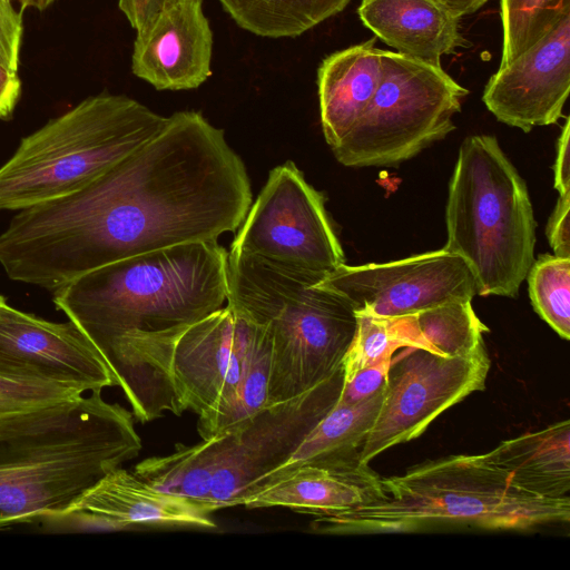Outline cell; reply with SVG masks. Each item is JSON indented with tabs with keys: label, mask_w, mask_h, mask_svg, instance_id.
Wrapping results in <instances>:
<instances>
[{
	"label": "cell",
	"mask_w": 570,
	"mask_h": 570,
	"mask_svg": "<svg viewBox=\"0 0 570 570\" xmlns=\"http://www.w3.org/2000/svg\"><path fill=\"white\" fill-rule=\"evenodd\" d=\"M402 347L403 341L392 318L357 313L356 332L342 362L343 382L367 366L392 360L394 353Z\"/></svg>",
	"instance_id": "obj_27"
},
{
	"label": "cell",
	"mask_w": 570,
	"mask_h": 570,
	"mask_svg": "<svg viewBox=\"0 0 570 570\" xmlns=\"http://www.w3.org/2000/svg\"><path fill=\"white\" fill-rule=\"evenodd\" d=\"M0 375L81 393L117 386L105 358L75 323L46 321L7 303L0 305Z\"/></svg>",
	"instance_id": "obj_14"
},
{
	"label": "cell",
	"mask_w": 570,
	"mask_h": 570,
	"mask_svg": "<svg viewBox=\"0 0 570 570\" xmlns=\"http://www.w3.org/2000/svg\"><path fill=\"white\" fill-rule=\"evenodd\" d=\"M80 394L83 393L70 386L0 375V417Z\"/></svg>",
	"instance_id": "obj_28"
},
{
	"label": "cell",
	"mask_w": 570,
	"mask_h": 570,
	"mask_svg": "<svg viewBox=\"0 0 570 570\" xmlns=\"http://www.w3.org/2000/svg\"><path fill=\"white\" fill-rule=\"evenodd\" d=\"M166 121L127 96L82 100L23 137L0 167V210H21L86 187Z\"/></svg>",
	"instance_id": "obj_8"
},
{
	"label": "cell",
	"mask_w": 570,
	"mask_h": 570,
	"mask_svg": "<svg viewBox=\"0 0 570 570\" xmlns=\"http://www.w3.org/2000/svg\"><path fill=\"white\" fill-rule=\"evenodd\" d=\"M570 193L559 195L547 224V238L556 256L570 258Z\"/></svg>",
	"instance_id": "obj_31"
},
{
	"label": "cell",
	"mask_w": 570,
	"mask_h": 570,
	"mask_svg": "<svg viewBox=\"0 0 570 570\" xmlns=\"http://www.w3.org/2000/svg\"><path fill=\"white\" fill-rule=\"evenodd\" d=\"M230 250L324 278L345 264L324 197L288 160L269 171Z\"/></svg>",
	"instance_id": "obj_11"
},
{
	"label": "cell",
	"mask_w": 570,
	"mask_h": 570,
	"mask_svg": "<svg viewBox=\"0 0 570 570\" xmlns=\"http://www.w3.org/2000/svg\"><path fill=\"white\" fill-rule=\"evenodd\" d=\"M491 366L484 344L469 355L446 357L406 347L393 355L384 396L358 460L419 438L445 410L482 391Z\"/></svg>",
	"instance_id": "obj_12"
},
{
	"label": "cell",
	"mask_w": 570,
	"mask_h": 570,
	"mask_svg": "<svg viewBox=\"0 0 570 570\" xmlns=\"http://www.w3.org/2000/svg\"><path fill=\"white\" fill-rule=\"evenodd\" d=\"M391 361L386 360L367 366L358 371L351 380L343 382L338 401L357 403L381 392L386 385Z\"/></svg>",
	"instance_id": "obj_29"
},
{
	"label": "cell",
	"mask_w": 570,
	"mask_h": 570,
	"mask_svg": "<svg viewBox=\"0 0 570 570\" xmlns=\"http://www.w3.org/2000/svg\"><path fill=\"white\" fill-rule=\"evenodd\" d=\"M323 278L229 250L227 305L272 337L269 404L298 396L342 367L357 313Z\"/></svg>",
	"instance_id": "obj_5"
},
{
	"label": "cell",
	"mask_w": 570,
	"mask_h": 570,
	"mask_svg": "<svg viewBox=\"0 0 570 570\" xmlns=\"http://www.w3.org/2000/svg\"><path fill=\"white\" fill-rule=\"evenodd\" d=\"M318 285L342 295L356 313L380 317L406 316L476 295L465 261L443 248L386 263L343 264Z\"/></svg>",
	"instance_id": "obj_13"
},
{
	"label": "cell",
	"mask_w": 570,
	"mask_h": 570,
	"mask_svg": "<svg viewBox=\"0 0 570 570\" xmlns=\"http://www.w3.org/2000/svg\"><path fill=\"white\" fill-rule=\"evenodd\" d=\"M385 498L382 478L358 456L302 463L266 475L243 500L247 509L287 508L333 514Z\"/></svg>",
	"instance_id": "obj_18"
},
{
	"label": "cell",
	"mask_w": 570,
	"mask_h": 570,
	"mask_svg": "<svg viewBox=\"0 0 570 570\" xmlns=\"http://www.w3.org/2000/svg\"><path fill=\"white\" fill-rule=\"evenodd\" d=\"M570 119L567 118L558 139L554 161V188L559 195L570 193Z\"/></svg>",
	"instance_id": "obj_32"
},
{
	"label": "cell",
	"mask_w": 570,
	"mask_h": 570,
	"mask_svg": "<svg viewBox=\"0 0 570 570\" xmlns=\"http://www.w3.org/2000/svg\"><path fill=\"white\" fill-rule=\"evenodd\" d=\"M228 253L217 239L119 259L52 292L100 352L134 417L180 415L169 374L174 345L193 324L227 303Z\"/></svg>",
	"instance_id": "obj_2"
},
{
	"label": "cell",
	"mask_w": 570,
	"mask_h": 570,
	"mask_svg": "<svg viewBox=\"0 0 570 570\" xmlns=\"http://www.w3.org/2000/svg\"><path fill=\"white\" fill-rule=\"evenodd\" d=\"M510 482L532 494L559 499L570 490V422L500 442L483 454Z\"/></svg>",
	"instance_id": "obj_21"
},
{
	"label": "cell",
	"mask_w": 570,
	"mask_h": 570,
	"mask_svg": "<svg viewBox=\"0 0 570 570\" xmlns=\"http://www.w3.org/2000/svg\"><path fill=\"white\" fill-rule=\"evenodd\" d=\"M250 205L246 167L224 131L178 111L86 187L18 210L0 234V265L53 292L119 259L217 239Z\"/></svg>",
	"instance_id": "obj_1"
},
{
	"label": "cell",
	"mask_w": 570,
	"mask_h": 570,
	"mask_svg": "<svg viewBox=\"0 0 570 570\" xmlns=\"http://www.w3.org/2000/svg\"><path fill=\"white\" fill-rule=\"evenodd\" d=\"M570 90V12L488 80L482 101L501 122L524 132L562 117Z\"/></svg>",
	"instance_id": "obj_15"
},
{
	"label": "cell",
	"mask_w": 570,
	"mask_h": 570,
	"mask_svg": "<svg viewBox=\"0 0 570 570\" xmlns=\"http://www.w3.org/2000/svg\"><path fill=\"white\" fill-rule=\"evenodd\" d=\"M357 13L399 53L433 66L471 45L460 31L461 18L434 0H362Z\"/></svg>",
	"instance_id": "obj_19"
},
{
	"label": "cell",
	"mask_w": 570,
	"mask_h": 570,
	"mask_svg": "<svg viewBox=\"0 0 570 570\" xmlns=\"http://www.w3.org/2000/svg\"><path fill=\"white\" fill-rule=\"evenodd\" d=\"M22 36L21 13L17 12L11 0H0V65L18 71Z\"/></svg>",
	"instance_id": "obj_30"
},
{
	"label": "cell",
	"mask_w": 570,
	"mask_h": 570,
	"mask_svg": "<svg viewBox=\"0 0 570 570\" xmlns=\"http://www.w3.org/2000/svg\"><path fill=\"white\" fill-rule=\"evenodd\" d=\"M376 37L335 51L317 69V91L323 134L335 147L371 101L381 79L382 51Z\"/></svg>",
	"instance_id": "obj_20"
},
{
	"label": "cell",
	"mask_w": 570,
	"mask_h": 570,
	"mask_svg": "<svg viewBox=\"0 0 570 570\" xmlns=\"http://www.w3.org/2000/svg\"><path fill=\"white\" fill-rule=\"evenodd\" d=\"M441 6L449 9L459 18L472 14L481 9L488 0H434Z\"/></svg>",
	"instance_id": "obj_35"
},
{
	"label": "cell",
	"mask_w": 570,
	"mask_h": 570,
	"mask_svg": "<svg viewBox=\"0 0 570 570\" xmlns=\"http://www.w3.org/2000/svg\"><path fill=\"white\" fill-rule=\"evenodd\" d=\"M7 303V299L4 296L0 295V305Z\"/></svg>",
	"instance_id": "obj_37"
},
{
	"label": "cell",
	"mask_w": 570,
	"mask_h": 570,
	"mask_svg": "<svg viewBox=\"0 0 570 570\" xmlns=\"http://www.w3.org/2000/svg\"><path fill=\"white\" fill-rule=\"evenodd\" d=\"M213 32L203 0H168L137 31L134 75L157 90L198 88L212 75Z\"/></svg>",
	"instance_id": "obj_17"
},
{
	"label": "cell",
	"mask_w": 570,
	"mask_h": 570,
	"mask_svg": "<svg viewBox=\"0 0 570 570\" xmlns=\"http://www.w3.org/2000/svg\"><path fill=\"white\" fill-rule=\"evenodd\" d=\"M140 450L132 412L101 391L0 417V529L69 512Z\"/></svg>",
	"instance_id": "obj_3"
},
{
	"label": "cell",
	"mask_w": 570,
	"mask_h": 570,
	"mask_svg": "<svg viewBox=\"0 0 570 570\" xmlns=\"http://www.w3.org/2000/svg\"><path fill=\"white\" fill-rule=\"evenodd\" d=\"M385 498L347 511L316 515L326 534L414 533L438 528L529 531L570 520L569 495L525 492L483 454H456L382 478Z\"/></svg>",
	"instance_id": "obj_4"
},
{
	"label": "cell",
	"mask_w": 570,
	"mask_h": 570,
	"mask_svg": "<svg viewBox=\"0 0 570 570\" xmlns=\"http://www.w3.org/2000/svg\"><path fill=\"white\" fill-rule=\"evenodd\" d=\"M390 318L405 348H423L446 357L473 353L484 344L483 334L489 332L472 301H451Z\"/></svg>",
	"instance_id": "obj_22"
},
{
	"label": "cell",
	"mask_w": 570,
	"mask_h": 570,
	"mask_svg": "<svg viewBox=\"0 0 570 570\" xmlns=\"http://www.w3.org/2000/svg\"><path fill=\"white\" fill-rule=\"evenodd\" d=\"M351 0H219L242 29L261 37H297L345 9Z\"/></svg>",
	"instance_id": "obj_24"
},
{
	"label": "cell",
	"mask_w": 570,
	"mask_h": 570,
	"mask_svg": "<svg viewBox=\"0 0 570 570\" xmlns=\"http://www.w3.org/2000/svg\"><path fill=\"white\" fill-rule=\"evenodd\" d=\"M21 82L16 71L0 65V119H8L19 100Z\"/></svg>",
	"instance_id": "obj_34"
},
{
	"label": "cell",
	"mask_w": 570,
	"mask_h": 570,
	"mask_svg": "<svg viewBox=\"0 0 570 570\" xmlns=\"http://www.w3.org/2000/svg\"><path fill=\"white\" fill-rule=\"evenodd\" d=\"M272 337L227 304L176 341L169 374L183 410L198 416L202 440L248 419L268 402Z\"/></svg>",
	"instance_id": "obj_9"
},
{
	"label": "cell",
	"mask_w": 570,
	"mask_h": 570,
	"mask_svg": "<svg viewBox=\"0 0 570 570\" xmlns=\"http://www.w3.org/2000/svg\"><path fill=\"white\" fill-rule=\"evenodd\" d=\"M168 0H119V9L137 31L148 24Z\"/></svg>",
	"instance_id": "obj_33"
},
{
	"label": "cell",
	"mask_w": 570,
	"mask_h": 570,
	"mask_svg": "<svg viewBox=\"0 0 570 570\" xmlns=\"http://www.w3.org/2000/svg\"><path fill=\"white\" fill-rule=\"evenodd\" d=\"M384 390L352 404L342 403L337 399L291 458L273 472L307 462L358 456L381 407Z\"/></svg>",
	"instance_id": "obj_23"
},
{
	"label": "cell",
	"mask_w": 570,
	"mask_h": 570,
	"mask_svg": "<svg viewBox=\"0 0 570 570\" xmlns=\"http://www.w3.org/2000/svg\"><path fill=\"white\" fill-rule=\"evenodd\" d=\"M342 367L293 399L262 407L232 429L198 443H177L164 455L135 465L154 487L212 505L216 511L242 500L285 463L337 401Z\"/></svg>",
	"instance_id": "obj_6"
},
{
	"label": "cell",
	"mask_w": 570,
	"mask_h": 570,
	"mask_svg": "<svg viewBox=\"0 0 570 570\" xmlns=\"http://www.w3.org/2000/svg\"><path fill=\"white\" fill-rule=\"evenodd\" d=\"M22 8L31 7L38 10L46 9L53 0H18Z\"/></svg>",
	"instance_id": "obj_36"
},
{
	"label": "cell",
	"mask_w": 570,
	"mask_h": 570,
	"mask_svg": "<svg viewBox=\"0 0 570 570\" xmlns=\"http://www.w3.org/2000/svg\"><path fill=\"white\" fill-rule=\"evenodd\" d=\"M535 313L563 340L570 338V258L543 255L528 275Z\"/></svg>",
	"instance_id": "obj_26"
},
{
	"label": "cell",
	"mask_w": 570,
	"mask_h": 570,
	"mask_svg": "<svg viewBox=\"0 0 570 570\" xmlns=\"http://www.w3.org/2000/svg\"><path fill=\"white\" fill-rule=\"evenodd\" d=\"M570 0H501L503 67L543 38L566 14Z\"/></svg>",
	"instance_id": "obj_25"
},
{
	"label": "cell",
	"mask_w": 570,
	"mask_h": 570,
	"mask_svg": "<svg viewBox=\"0 0 570 570\" xmlns=\"http://www.w3.org/2000/svg\"><path fill=\"white\" fill-rule=\"evenodd\" d=\"M445 224L443 249L465 261L476 294L517 297L535 261L537 223L527 184L494 136L461 144Z\"/></svg>",
	"instance_id": "obj_7"
},
{
	"label": "cell",
	"mask_w": 570,
	"mask_h": 570,
	"mask_svg": "<svg viewBox=\"0 0 570 570\" xmlns=\"http://www.w3.org/2000/svg\"><path fill=\"white\" fill-rule=\"evenodd\" d=\"M216 510L163 491L121 466L90 488L57 520L77 530L214 529Z\"/></svg>",
	"instance_id": "obj_16"
},
{
	"label": "cell",
	"mask_w": 570,
	"mask_h": 570,
	"mask_svg": "<svg viewBox=\"0 0 570 570\" xmlns=\"http://www.w3.org/2000/svg\"><path fill=\"white\" fill-rule=\"evenodd\" d=\"M468 94L441 66L383 50L371 101L332 151L346 167L396 166L455 129Z\"/></svg>",
	"instance_id": "obj_10"
}]
</instances>
